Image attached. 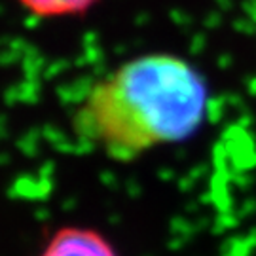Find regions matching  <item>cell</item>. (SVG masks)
<instances>
[{"instance_id": "obj_1", "label": "cell", "mask_w": 256, "mask_h": 256, "mask_svg": "<svg viewBox=\"0 0 256 256\" xmlns=\"http://www.w3.org/2000/svg\"><path fill=\"white\" fill-rule=\"evenodd\" d=\"M209 112L203 74L180 55L133 57L102 76L72 114V131L86 146L116 162L190 138Z\"/></svg>"}, {"instance_id": "obj_2", "label": "cell", "mask_w": 256, "mask_h": 256, "mask_svg": "<svg viewBox=\"0 0 256 256\" xmlns=\"http://www.w3.org/2000/svg\"><path fill=\"white\" fill-rule=\"evenodd\" d=\"M38 256H120L116 247L99 230L63 226L55 230Z\"/></svg>"}, {"instance_id": "obj_3", "label": "cell", "mask_w": 256, "mask_h": 256, "mask_svg": "<svg viewBox=\"0 0 256 256\" xmlns=\"http://www.w3.org/2000/svg\"><path fill=\"white\" fill-rule=\"evenodd\" d=\"M30 16L40 19H59L84 16L99 0H16Z\"/></svg>"}]
</instances>
